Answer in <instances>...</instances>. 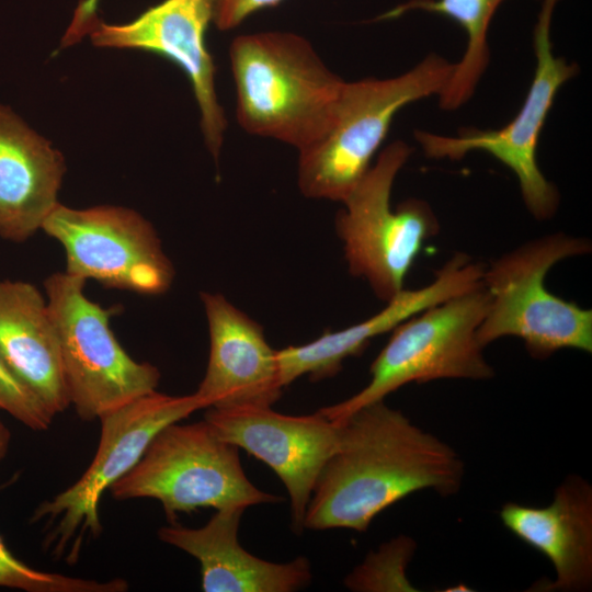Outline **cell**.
Returning <instances> with one entry per match:
<instances>
[{
  "mask_svg": "<svg viewBox=\"0 0 592 592\" xmlns=\"http://www.w3.org/2000/svg\"><path fill=\"white\" fill-rule=\"evenodd\" d=\"M11 433L0 418V460L4 458L9 449Z\"/></svg>",
  "mask_w": 592,
  "mask_h": 592,
  "instance_id": "obj_26",
  "label": "cell"
},
{
  "mask_svg": "<svg viewBox=\"0 0 592 592\" xmlns=\"http://www.w3.org/2000/svg\"><path fill=\"white\" fill-rule=\"evenodd\" d=\"M283 0H215L213 22L220 31L231 30L249 15Z\"/></svg>",
  "mask_w": 592,
  "mask_h": 592,
  "instance_id": "obj_24",
  "label": "cell"
},
{
  "mask_svg": "<svg viewBox=\"0 0 592 592\" xmlns=\"http://www.w3.org/2000/svg\"><path fill=\"white\" fill-rule=\"evenodd\" d=\"M411 151L400 140L388 145L342 202L345 208L335 221L349 271L365 278L386 303L403 289L423 243L439 231L433 210L422 200L409 198L391 208L394 181Z\"/></svg>",
  "mask_w": 592,
  "mask_h": 592,
  "instance_id": "obj_9",
  "label": "cell"
},
{
  "mask_svg": "<svg viewBox=\"0 0 592 592\" xmlns=\"http://www.w3.org/2000/svg\"><path fill=\"white\" fill-rule=\"evenodd\" d=\"M413 548L405 536L383 545L345 579V585L355 591L411 590L403 572Z\"/></svg>",
  "mask_w": 592,
  "mask_h": 592,
  "instance_id": "obj_22",
  "label": "cell"
},
{
  "mask_svg": "<svg viewBox=\"0 0 592 592\" xmlns=\"http://www.w3.org/2000/svg\"><path fill=\"white\" fill-rule=\"evenodd\" d=\"M66 171L61 153L0 105V237L24 242L57 206Z\"/></svg>",
  "mask_w": 592,
  "mask_h": 592,
  "instance_id": "obj_18",
  "label": "cell"
},
{
  "mask_svg": "<svg viewBox=\"0 0 592 592\" xmlns=\"http://www.w3.org/2000/svg\"><path fill=\"white\" fill-rule=\"evenodd\" d=\"M214 5L215 0H163L125 24L99 21L89 36L94 46L146 50L180 67L198 105L205 144L218 160L227 119L215 88V64L205 42Z\"/></svg>",
  "mask_w": 592,
  "mask_h": 592,
  "instance_id": "obj_13",
  "label": "cell"
},
{
  "mask_svg": "<svg viewBox=\"0 0 592 592\" xmlns=\"http://www.w3.org/2000/svg\"><path fill=\"white\" fill-rule=\"evenodd\" d=\"M453 70L454 64L431 54L397 77L344 82L328 132L299 152L300 192L343 202L369 170L395 115L412 102L440 95Z\"/></svg>",
  "mask_w": 592,
  "mask_h": 592,
  "instance_id": "obj_3",
  "label": "cell"
},
{
  "mask_svg": "<svg viewBox=\"0 0 592 592\" xmlns=\"http://www.w3.org/2000/svg\"><path fill=\"white\" fill-rule=\"evenodd\" d=\"M86 282L56 272L44 288L70 405L83 421H92L155 391L160 372L123 349L110 327L112 309L86 296Z\"/></svg>",
  "mask_w": 592,
  "mask_h": 592,
  "instance_id": "obj_7",
  "label": "cell"
},
{
  "mask_svg": "<svg viewBox=\"0 0 592 592\" xmlns=\"http://www.w3.org/2000/svg\"><path fill=\"white\" fill-rule=\"evenodd\" d=\"M204 408L208 403L196 392L171 396L155 390L100 417V442L90 466L32 516L49 526L45 544L53 553L76 561L84 538L102 532L99 503L104 491L138 463L163 428Z\"/></svg>",
  "mask_w": 592,
  "mask_h": 592,
  "instance_id": "obj_8",
  "label": "cell"
},
{
  "mask_svg": "<svg viewBox=\"0 0 592 592\" xmlns=\"http://www.w3.org/2000/svg\"><path fill=\"white\" fill-rule=\"evenodd\" d=\"M0 357L53 417L70 406L47 301L32 283L0 280Z\"/></svg>",
  "mask_w": 592,
  "mask_h": 592,
  "instance_id": "obj_19",
  "label": "cell"
},
{
  "mask_svg": "<svg viewBox=\"0 0 592 592\" xmlns=\"http://www.w3.org/2000/svg\"><path fill=\"white\" fill-rule=\"evenodd\" d=\"M244 510H216L202 527L171 524L162 526L158 536L198 560L205 592H293L307 587L311 571L305 557L272 562L240 545L238 530Z\"/></svg>",
  "mask_w": 592,
  "mask_h": 592,
  "instance_id": "obj_17",
  "label": "cell"
},
{
  "mask_svg": "<svg viewBox=\"0 0 592 592\" xmlns=\"http://www.w3.org/2000/svg\"><path fill=\"white\" fill-rule=\"evenodd\" d=\"M240 126L303 151L328 132L345 81L295 33L237 36L229 49Z\"/></svg>",
  "mask_w": 592,
  "mask_h": 592,
  "instance_id": "obj_2",
  "label": "cell"
},
{
  "mask_svg": "<svg viewBox=\"0 0 592 592\" xmlns=\"http://www.w3.org/2000/svg\"><path fill=\"white\" fill-rule=\"evenodd\" d=\"M503 526L539 551L556 572L550 591H587L592 583V487L569 475L545 506L505 503L500 510Z\"/></svg>",
  "mask_w": 592,
  "mask_h": 592,
  "instance_id": "obj_16",
  "label": "cell"
},
{
  "mask_svg": "<svg viewBox=\"0 0 592 592\" xmlns=\"http://www.w3.org/2000/svg\"><path fill=\"white\" fill-rule=\"evenodd\" d=\"M583 238L556 234L525 243L483 270L488 310L477 330L485 348L503 337L523 340L528 354L545 360L561 349L592 352V311L550 293L545 278L559 261L589 253Z\"/></svg>",
  "mask_w": 592,
  "mask_h": 592,
  "instance_id": "obj_4",
  "label": "cell"
},
{
  "mask_svg": "<svg viewBox=\"0 0 592 592\" xmlns=\"http://www.w3.org/2000/svg\"><path fill=\"white\" fill-rule=\"evenodd\" d=\"M209 331L205 375L195 391L209 407L272 406L284 388L277 350L259 323L220 294L202 293Z\"/></svg>",
  "mask_w": 592,
  "mask_h": 592,
  "instance_id": "obj_14",
  "label": "cell"
},
{
  "mask_svg": "<svg viewBox=\"0 0 592 592\" xmlns=\"http://www.w3.org/2000/svg\"><path fill=\"white\" fill-rule=\"evenodd\" d=\"M204 420L220 439L274 470L289 496L292 527L300 534L316 481L338 445L340 422L320 411L288 415L272 406L209 407Z\"/></svg>",
  "mask_w": 592,
  "mask_h": 592,
  "instance_id": "obj_12",
  "label": "cell"
},
{
  "mask_svg": "<svg viewBox=\"0 0 592 592\" xmlns=\"http://www.w3.org/2000/svg\"><path fill=\"white\" fill-rule=\"evenodd\" d=\"M504 0H409L397 5L382 19L410 11L445 15L458 23L467 36V45L445 88L439 95L441 107L455 110L473 95L489 61L487 33L497 9Z\"/></svg>",
  "mask_w": 592,
  "mask_h": 592,
  "instance_id": "obj_20",
  "label": "cell"
},
{
  "mask_svg": "<svg viewBox=\"0 0 592 592\" xmlns=\"http://www.w3.org/2000/svg\"><path fill=\"white\" fill-rule=\"evenodd\" d=\"M488 306L489 295L481 284L405 320L392 330L372 363L368 384L350 398L319 411L339 422L409 383L491 378L493 369L477 341Z\"/></svg>",
  "mask_w": 592,
  "mask_h": 592,
  "instance_id": "obj_5",
  "label": "cell"
},
{
  "mask_svg": "<svg viewBox=\"0 0 592 592\" xmlns=\"http://www.w3.org/2000/svg\"><path fill=\"white\" fill-rule=\"evenodd\" d=\"M100 0H80L75 10L73 18L65 36L61 41V47H67L78 43L90 32L100 21L96 16V9Z\"/></svg>",
  "mask_w": 592,
  "mask_h": 592,
  "instance_id": "obj_25",
  "label": "cell"
},
{
  "mask_svg": "<svg viewBox=\"0 0 592 592\" xmlns=\"http://www.w3.org/2000/svg\"><path fill=\"white\" fill-rule=\"evenodd\" d=\"M42 230L64 248L65 272L70 275L145 295L171 287L173 265L153 226L134 209L111 205L79 209L58 203Z\"/></svg>",
  "mask_w": 592,
  "mask_h": 592,
  "instance_id": "obj_11",
  "label": "cell"
},
{
  "mask_svg": "<svg viewBox=\"0 0 592 592\" xmlns=\"http://www.w3.org/2000/svg\"><path fill=\"white\" fill-rule=\"evenodd\" d=\"M340 422L338 445L307 505L304 527L365 532L382 511L414 492L455 494L464 463L435 435L384 400Z\"/></svg>",
  "mask_w": 592,
  "mask_h": 592,
  "instance_id": "obj_1",
  "label": "cell"
},
{
  "mask_svg": "<svg viewBox=\"0 0 592 592\" xmlns=\"http://www.w3.org/2000/svg\"><path fill=\"white\" fill-rule=\"evenodd\" d=\"M0 588L26 592H124L128 583L123 579L98 581L34 569L16 558L0 535Z\"/></svg>",
  "mask_w": 592,
  "mask_h": 592,
  "instance_id": "obj_21",
  "label": "cell"
},
{
  "mask_svg": "<svg viewBox=\"0 0 592 592\" xmlns=\"http://www.w3.org/2000/svg\"><path fill=\"white\" fill-rule=\"evenodd\" d=\"M558 0H544L534 30L536 66L526 98L509 124L490 130L464 129L457 136L419 130L415 139L428 157L460 159L470 151H485L506 166L517 178L524 203L537 219L550 218L559 195L537 163L540 132L559 89L579 68L553 52L550 25Z\"/></svg>",
  "mask_w": 592,
  "mask_h": 592,
  "instance_id": "obj_10",
  "label": "cell"
},
{
  "mask_svg": "<svg viewBox=\"0 0 592 592\" xmlns=\"http://www.w3.org/2000/svg\"><path fill=\"white\" fill-rule=\"evenodd\" d=\"M0 409L34 431H45L54 417L8 369L0 357Z\"/></svg>",
  "mask_w": 592,
  "mask_h": 592,
  "instance_id": "obj_23",
  "label": "cell"
},
{
  "mask_svg": "<svg viewBox=\"0 0 592 592\" xmlns=\"http://www.w3.org/2000/svg\"><path fill=\"white\" fill-rule=\"evenodd\" d=\"M483 266L465 253H455L441 267L434 280L418 289H402L384 309L368 319L296 346L277 350L280 378L283 387L303 375L312 380L335 375L349 356L363 351L368 342L392 331L405 320L482 284Z\"/></svg>",
  "mask_w": 592,
  "mask_h": 592,
  "instance_id": "obj_15",
  "label": "cell"
},
{
  "mask_svg": "<svg viewBox=\"0 0 592 592\" xmlns=\"http://www.w3.org/2000/svg\"><path fill=\"white\" fill-rule=\"evenodd\" d=\"M110 491L116 500L155 499L169 521L200 508L247 509L282 500L248 479L239 448L220 439L205 420L163 428Z\"/></svg>",
  "mask_w": 592,
  "mask_h": 592,
  "instance_id": "obj_6",
  "label": "cell"
}]
</instances>
